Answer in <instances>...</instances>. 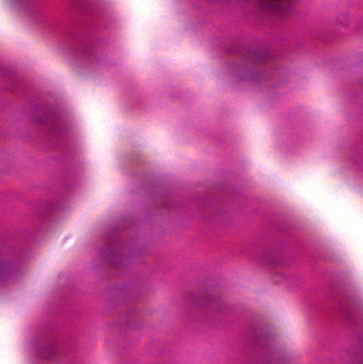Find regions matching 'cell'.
Here are the masks:
<instances>
[{"label":"cell","mask_w":363,"mask_h":364,"mask_svg":"<svg viewBox=\"0 0 363 364\" xmlns=\"http://www.w3.org/2000/svg\"><path fill=\"white\" fill-rule=\"evenodd\" d=\"M249 348L264 364H278L283 360L281 350L277 344L276 333L266 323H254L249 331Z\"/></svg>","instance_id":"6da1fadb"},{"label":"cell","mask_w":363,"mask_h":364,"mask_svg":"<svg viewBox=\"0 0 363 364\" xmlns=\"http://www.w3.org/2000/svg\"><path fill=\"white\" fill-rule=\"evenodd\" d=\"M266 12L276 16H285L294 6V0H258Z\"/></svg>","instance_id":"7a4b0ae2"}]
</instances>
